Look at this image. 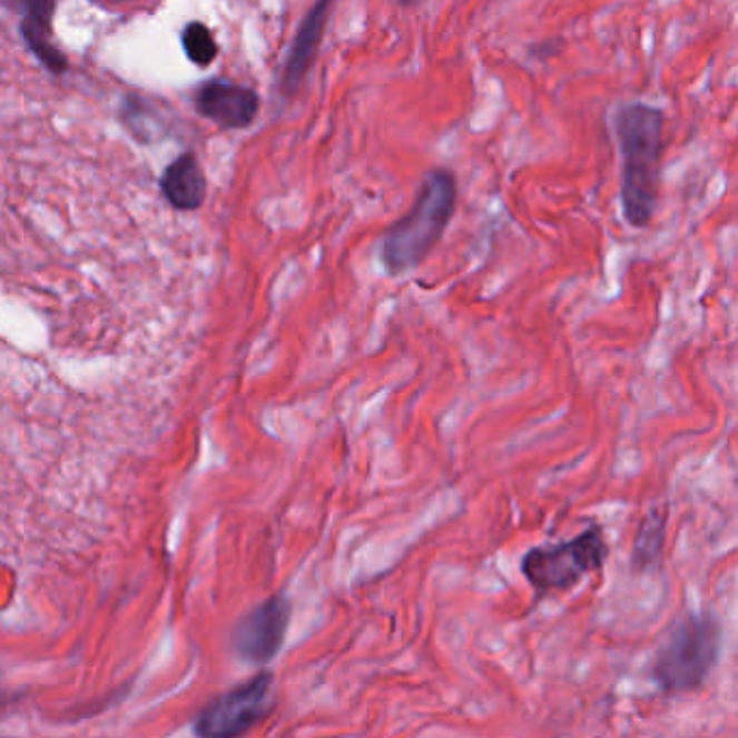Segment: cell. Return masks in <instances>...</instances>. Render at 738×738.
<instances>
[{
	"label": "cell",
	"mask_w": 738,
	"mask_h": 738,
	"mask_svg": "<svg viewBox=\"0 0 738 738\" xmlns=\"http://www.w3.org/2000/svg\"><path fill=\"white\" fill-rule=\"evenodd\" d=\"M613 130L622 156V211L631 227L646 229L659 201L666 115L657 106L631 102L618 108Z\"/></svg>",
	"instance_id": "6da1fadb"
},
{
	"label": "cell",
	"mask_w": 738,
	"mask_h": 738,
	"mask_svg": "<svg viewBox=\"0 0 738 738\" xmlns=\"http://www.w3.org/2000/svg\"><path fill=\"white\" fill-rule=\"evenodd\" d=\"M456 197V177L450 171L434 169L423 177L413 208L385 234L381 253L388 275H406L422 266L452 223Z\"/></svg>",
	"instance_id": "7a4b0ae2"
},
{
	"label": "cell",
	"mask_w": 738,
	"mask_h": 738,
	"mask_svg": "<svg viewBox=\"0 0 738 738\" xmlns=\"http://www.w3.org/2000/svg\"><path fill=\"white\" fill-rule=\"evenodd\" d=\"M721 655V624L702 611L685 616L659 648L655 680L668 693L700 689Z\"/></svg>",
	"instance_id": "3957f363"
},
{
	"label": "cell",
	"mask_w": 738,
	"mask_h": 738,
	"mask_svg": "<svg viewBox=\"0 0 738 738\" xmlns=\"http://www.w3.org/2000/svg\"><path fill=\"white\" fill-rule=\"evenodd\" d=\"M607 555L609 547L604 533L592 525L568 542L533 547L525 553L521 570L538 592H563L600 570Z\"/></svg>",
	"instance_id": "277c9868"
},
{
	"label": "cell",
	"mask_w": 738,
	"mask_h": 738,
	"mask_svg": "<svg viewBox=\"0 0 738 738\" xmlns=\"http://www.w3.org/2000/svg\"><path fill=\"white\" fill-rule=\"evenodd\" d=\"M275 706V676L264 669L206 703L193 730L199 738H245L273 715Z\"/></svg>",
	"instance_id": "5b68a950"
},
{
	"label": "cell",
	"mask_w": 738,
	"mask_h": 738,
	"mask_svg": "<svg viewBox=\"0 0 738 738\" xmlns=\"http://www.w3.org/2000/svg\"><path fill=\"white\" fill-rule=\"evenodd\" d=\"M289 620H292L289 598L283 592L266 598L236 624L232 633V646L248 663L266 666L282 652Z\"/></svg>",
	"instance_id": "8992f818"
},
{
	"label": "cell",
	"mask_w": 738,
	"mask_h": 738,
	"mask_svg": "<svg viewBox=\"0 0 738 738\" xmlns=\"http://www.w3.org/2000/svg\"><path fill=\"white\" fill-rule=\"evenodd\" d=\"M197 108L204 117L223 128L243 130L255 121L259 112V98L246 87H238L227 80H211L201 87L197 96Z\"/></svg>",
	"instance_id": "52a82bcc"
},
{
	"label": "cell",
	"mask_w": 738,
	"mask_h": 738,
	"mask_svg": "<svg viewBox=\"0 0 738 738\" xmlns=\"http://www.w3.org/2000/svg\"><path fill=\"white\" fill-rule=\"evenodd\" d=\"M331 2L333 0H317L314 9L303 20V24L296 33V39L292 41V48H289V55H287V61H285V70H283V89L285 91H296L301 87L303 78L307 76V71L312 68V63L316 59L319 39L324 33V27H326Z\"/></svg>",
	"instance_id": "ba28073f"
},
{
	"label": "cell",
	"mask_w": 738,
	"mask_h": 738,
	"mask_svg": "<svg viewBox=\"0 0 738 738\" xmlns=\"http://www.w3.org/2000/svg\"><path fill=\"white\" fill-rule=\"evenodd\" d=\"M165 199L179 211L199 210L208 195V179L193 154L176 158L160 177Z\"/></svg>",
	"instance_id": "9c48e42d"
},
{
	"label": "cell",
	"mask_w": 738,
	"mask_h": 738,
	"mask_svg": "<svg viewBox=\"0 0 738 738\" xmlns=\"http://www.w3.org/2000/svg\"><path fill=\"white\" fill-rule=\"evenodd\" d=\"M24 20H22V36L27 39L29 48L33 50L37 59L55 73L68 68L66 57L50 43L52 31V11L55 0H22Z\"/></svg>",
	"instance_id": "30bf717a"
},
{
	"label": "cell",
	"mask_w": 738,
	"mask_h": 738,
	"mask_svg": "<svg viewBox=\"0 0 738 738\" xmlns=\"http://www.w3.org/2000/svg\"><path fill=\"white\" fill-rule=\"evenodd\" d=\"M663 544H666V512L652 510L641 521L637 538H634V568H639V570L652 568L661 558Z\"/></svg>",
	"instance_id": "8fae6325"
},
{
	"label": "cell",
	"mask_w": 738,
	"mask_h": 738,
	"mask_svg": "<svg viewBox=\"0 0 738 738\" xmlns=\"http://www.w3.org/2000/svg\"><path fill=\"white\" fill-rule=\"evenodd\" d=\"M181 43L188 59L197 66H210L216 57V41L211 37L210 29L201 22H193L184 29Z\"/></svg>",
	"instance_id": "7c38bea8"
},
{
	"label": "cell",
	"mask_w": 738,
	"mask_h": 738,
	"mask_svg": "<svg viewBox=\"0 0 738 738\" xmlns=\"http://www.w3.org/2000/svg\"><path fill=\"white\" fill-rule=\"evenodd\" d=\"M402 2H415V0H402Z\"/></svg>",
	"instance_id": "4fadbf2b"
}]
</instances>
